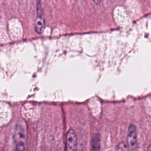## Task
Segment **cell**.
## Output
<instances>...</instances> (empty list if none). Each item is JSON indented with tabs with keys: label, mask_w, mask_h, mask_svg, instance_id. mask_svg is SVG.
Returning a JSON list of instances; mask_svg holds the SVG:
<instances>
[{
	"label": "cell",
	"mask_w": 151,
	"mask_h": 151,
	"mask_svg": "<svg viewBox=\"0 0 151 151\" xmlns=\"http://www.w3.org/2000/svg\"><path fill=\"white\" fill-rule=\"evenodd\" d=\"M127 147L130 151L134 150L137 145V135L136 127L133 124H130L127 129Z\"/></svg>",
	"instance_id": "obj_1"
},
{
	"label": "cell",
	"mask_w": 151,
	"mask_h": 151,
	"mask_svg": "<svg viewBox=\"0 0 151 151\" xmlns=\"http://www.w3.org/2000/svg\"><path fill=\"white\" fill-rule=\"evenodd\" d=\"M92 1H93V2L95 4H96V5L99 4L100 3V1H101V0H92Z\"/></svg>",
	"instance_id": "obj_7"
},
{
	"label": "cell",
	"mask_w": 151,
	"mask_h": 151,
	"mask_svg": "<svg viewBox=\"0 0 151 151\" xmlns=\"http://www.w3.org/2000/svg\"><path fill=\"white\" fill-rule=\"evenodd\" d=\"M126 146L123 143H119L117 147V151H126Z\"/></svg>",
	"instance_id": "obj_6"
},
{
	"label": "cell",
	"mask_w": 151,
	"mask_h": 151,
	"mask_svg": "<svg viewBox=\"0 0 151 151\" xmlns=\"http://www.w3.org/2000/svg\"><path fill=\"white\" fill-rule=\"evenodd\" d=\"M147 151H151V148H150V145H149L147 147Z\"/></svg>",
	"instance_id": "obj_8"
},
{
	"label": "cell",
	"mask_w": 151,
	"mask_h": 151,
	"mask_svg": "<svg viewBox=\"0 0 151 151\" xmlns=\"http://www.w3.org/2000/svg\"><path fill=\"white\" fill-rule=\"evenodd\" d=\"M15 151H25V145L22 141L17 142Z\"/></svg>",
	"instance_id": "obj_5"
},
{
	"label": "cell",
	"mask_w": 151,
	"mask_h": 151,
	"mask_svg": "<svg viewBox=\"0 0 151 151\" xmlns=\"http://www.w3.org/2000/svg\"><path fill=\"white\" fill-rule=\"evenodd\" d=\"M45 27V22L43 14V11L42 9V7L41 6L40 1V0H38L37 5V15L35 20L34 29L37 34H41L44 32Z\"/></svg>",
	"instance_id": "obj_2"
},
{
	"label": "cell",
	"mask_w": 151,
	"mask_h": 151,
	"mask_svg": "<svg viewBox=\"0 0 151 151\" xmlns=\"http://www.w3.org/2000/svg\"><path fill=\"white\" fill-rule=\"evenodd\" d=\"M107 151H111V150H107Z\"/></svg>",
	"instance_id": "obj_9"
},
{
	"label": "cell",
	"mask_w": 151,
	"mask_h": 151,
	"mask_svg": "<svg viewBox=\"0 0 151 151\" xmlns=\"http://www.w3.org/2000/svg\"><path fill=\"white\" fill-rule=\"evenodd\" d=\"M77 137L74 130L70 129L66 134V151H77Z\"/></svg>",
	"instance_id": "obj_3"
},
{
	"label": "cell",
	"mask_w": 151,
	"mask_h": 151,
	"mask_svg": "<svg viewBox=\"0 0 151 151\" xmlns=\"http://www.w3.org/2000/svg\"><path fill=\"white\" fill-rule=\"evenodd\" d=\"M90 151H100V139L98 134L93 135Z\"/></svg>",
	"instance_id": "obj_4"
}]
</instances>
